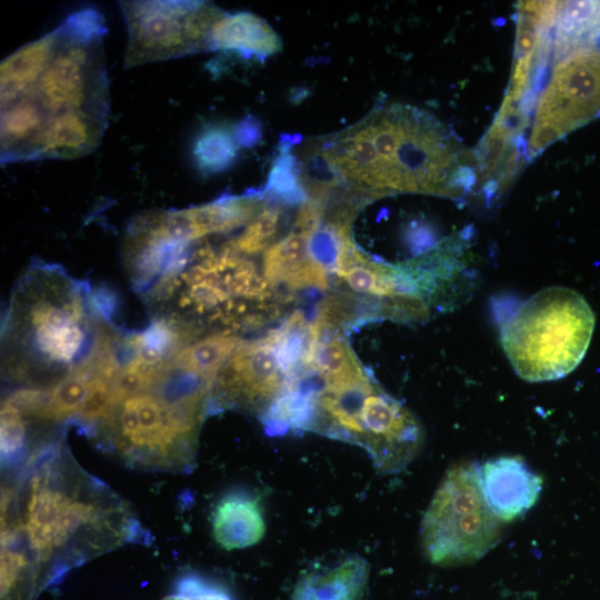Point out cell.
<instances>
[{"label": "cell", "mask_w": 600, "mask_h": 600, "mask_svg": "<svg viewBox=\"0 0 600 600\" xmlns=\"http://www.w3.org/2000/svg\"><path fill=\"white\" fill-rule=\"evenodd\" d=\"M516 67L496 123L530 160L600 116V2H523Z\"/></svg>", "instance_id": "6da1fadb"}, {"label": "cell", "mask_w": 600, "mask_h": 600, "mask_svg": "<svg viewBox=\"0 0 600 600\" xmlns=\"http://www.w3.org/2000/svg\"><path fill=\"white\" fill-rule=\"evenodd\" d=\"M323 167L373 197L423 192L459 197L476 181L460 142L432 116L380 107L318 148Z\"/></svg>", "instance_id": "7a4b0ae2"}, {"label": "cell", "mask_w": 600, "mask_h": 600, "mask_svg": "<svg viewBox=\"0 0 600 600\" xmlns=\"http://www.w3.org/2000/svg\"><path fill=\"white\" fill-rule=\"evenodd\" d=\"M26 486L20 516L2 514L1 543L20 548L29 558L41 590L83 561L78 546L110 529L121 509L103 507L86 491L62 480L54 456L46 458ZM109 531V530H108Z\"/></svg>", "instance_id": "3957f363"}, {"label": "cell", "mask_w": 600, "mask_h": 600, "mask_svg": "<svg viewBox=\"0 0 600 600\" xmlns=\"http://www.w3.org/2000/svg\"><path fill=\"white\" fill-rule=\"evenodd\" d=\"M211 392L208 380L170 368L151 388L117 406L107 424L114 447L136 464L163 469L189 464Z\"/></svg>", "instance_id": "277c9868"}, {"label": "cell", "mask_w": 600, "mask_h": 600, "mask_svg": "<svg viewBox=\"0 0 600 600\" xmlns=\"http://www.w3.org/2000/svg\"><path fill=\"white\" fill-rule=\"evenodd\" d=\"M187 263L150 290L154 301L178 293L177 303L188 314L218 321L223 331L253 328L279 314L282 301L248 256L227 243L214 250L197 243Z\"/></svg>", "instance_id": "5b68a950"}, {"label": "cell", "mask_w": 600, "mask_h": 600, "mask_svg": "<svg viewBox=\"0 0 600 600\" xmlns=\"http://www.w3.org/2000/svg\"><path fill=\"white\" fill-rule=\"evenodd\" d=\"M594 329L586 299L549 287L521 302L500 326V341L516 373L543 382L570 373L583 359Z\"/></svg>", "instance_id": "8992f818"}, {"label": "cell", "mask_w": 600, "mask_h": 600, "mask_svg": "<svg viewBox=\"0 0 600 600\" xmlns=\"http://www.w3.org/2000/svg\"><path fill=\"white\" fill-rule=\"evenodd\" d=\"M502 523L486 502L478 463L460 462L446 472L424 512L421 547L434 564H468L498 543Z\"/></svg>", "instance_id": "52a82bcc"}, {"label": "cell", "mask_w": 600, "mask_h": 600, "mask_svg": "<svg viewBox=\"0 0 600 600\" xmlns=\"http://www.w3.org/2000/svg\"><path fill=\"white\" fill-rule=\"evenodd\" d=\"M58 29L60 37L53 56L21 98L36 103L43 126L68 112H86L107 120L109 98L102 37L77 36L63 23Z\"/></svg>", "instance_id": "ba28073f"}, {"label": "cell", "mask_w": 600, "mask_h": 600, "mask_svg": "<svg viewBox=\"0 0 600 600\" xmlns=\"http://www.w3.org/2000/svg\"><path fill=\"white\" fill-rule=\"evenodd\" d=\"M128 28L124 67L209 50L212 24L222 11L202 1H121Z\"/></svg>", "instance_id": "9c48e42d"}, {"label": "cell", "mask_w": 600, "mask_h": 600, "mask_svg": "<svg viewBox=\"0 0 600 600\" xmlns=\"http://www.w3.org/2000/svg\"><path fill=\"white\" fill-rule=\"evenodd\" d=\"M43 291L28 303L24 312L27 347L43 364L64 368L67 374L79 367L93 346H87L89 319L81 289Z\"/></svg>", "instance_id": "30bf717a"}, {"label": "cell", "mask_w": 600, "mask_h": 600, "mask_svg": "<svg viewBox=\"0 0 600 600\" xmlns=\"http://www.w3.org/2000/svg\"><path fill=\"white\" fill-rule=\"evenodd\" d=\"M294 379L286 371L273 331L241 342L219 371L211 393L216 408H242L260 418Z\"/></svg>", "instance_id": "8fae6325"}, {"label": "cell", "mask_w": 600, "mask_h": 600, "mask_svg": "<svg viewBox=\"0 0 600 600\" xmlns=\"http://www.w3.org/2000/svg\"><path fill=\"white\" fill-rule=\"evenodd\" d=\"M357 443L381 473H397L417 457L423 431L414 414L376 382L358 419Z\"/></svg>", "instance_id": "7c38bea8"}, {"label": "cell", "mask_w": 600, "mask_h": 600, "mask_svg": "<svg viewBox=\"0 0 600 600\" xmlns=\"http://www.w3.org/2000/svg\"><path fill=\"white\" fill-rule=\"evenodd\" d=\"M482 492L493 514L509 522L524 514L538 500L542 480L518 457H499L480 468Z\"/></svg>", "instance_id": "4fadbf2b"}, {"label": "cell", "mask_w": 600, "mask_h": 600, "mask_svg": "<svg viewBox=\"0 0 600 600\" xmlns=\"http://www.w3.org/2000/svg\"><path fill=\"white\" fill-rule=\"evenodd\" d=\"M311 234L292 226L286 237L264 251L262 274L268 282L276 287L286 286L290 290L328 288V272L309 252Z\"/></svg>", "instance_id": "5bb4252c"}, {"label": "cell", "mask_w": 600, "mask_h": 600, "mask_svg": "<svg viewBox=\"0 0 600 600\" xmlns=\"http://www.w3.org/2000/svg\"><path fill=\"white\" fill-rule=\"evenodd\" d=\"M106 122V119L86 112L60 114L43 126L24 160L84 156L99 144Z\"/></svg>", "instance_id": "9a60e30c"}, {"label": "cell", "mask_w": 600, "mask_h": 600, "mask_svg": "<svg viewBox=\"0 0 600 600\" xmlns=\"http://www.w3.org/2000/svg\"><path fill=\"white\" fill-rule=\"evenodd\" d=\"M211 528L214 541L226 550L257 544L266 532L261 497L241 489L227 492L212 510Z\"/></svg>", "instance_id": "2e32d148"}, {"label": "cell", "mask_w": 600, "mask_h": 600, "mask_svg": "<svg viewBox=\"0 0 600 600\" xmlns=\"http://www.w3.org/2000/svg\"><path fill=\"white\" fill-rule=\"evenodd\" d=\"M368 579V562L357 554L344 556L307 570L290 600H361Z\"/></svg>", "instance_id": "e0dca14e"}, {"label": "cell", "mask_w": 600, "mask_h": 600, "mask_svg": "<svg viewBox=\"0 0 600 600\" xmlns=\"http://www.w3.org/2000/svg\"><path fill=\"white\" fill-rule=\"evenodd\" d=\"M282 43L271 26L250 12H222L209 34V50H222L263 61L279 52Z\"/></svg>", "instance_id": "ac0fdd59"}, {"label": "cell", "mask_w": 600, "mask_h": 600, "mask_svg": "<svg viewBox=\"0 0 600 600\" xmlns=\"http://www.w3.org/2000/svg\"><path fill=\"white\" fill-rule=\"evenodd\" d=\"M59 29L29 42L7 57L0 67L1 109L8 107L36 83L54 53Z\"/></svg>", "instance_id": "d6986e66"}, {"label": "cell", "mask_w": 600, "mask_h": 600, "mask_svg": "<svg viewBox=\"0 0 600 600\" xmlns=\"http://www.w3.org/2000/svg\"><path fill=\"white\" fill-rule=\"evenodd\" d=\"M241 339L231 332H216L186 346L172 360L176 368L216 381Z\"/></svg>", "instance_id": "ffe728a7"}, {"label": "cell", "mask_w": 600, "mask_h": 600, "mask_svg": "<svg viewBox=\"0 0 600 600\" xmlns=\"http://www.w3.org/2000/svg\"><path fill=\"white\" fill-rule=\"evenodd\" d=\"M302 171L291 144H282L279 154L272 161L267 186L262 192L269 199L281 204L303 203L309 197L303 187Z\"/></svg>", "instance_id": "44dd1931"}, {"label": "cell", "mask_w": 600, "mask_h": 600, "mask_svg": "<svg viewBox=\"0 0 600 600\" xmlns=\"http://www.w3.org/2000/svg\"><path fill=\"white\" fill-rule=\"evenodd\" d=\"M283 204L267 202L264 208L246 226L236 238L226 242L233 251L252 256L266 251L273 244L280 231L283 216Z\"/></svg>", "instance_id": "7402d4cb"}, {"label": "cell", "mask_w": 600, "mask_h": 600, "mask_svg": "<svg viewBox=\"0 0 600 600\" xmlns=\"http://www.w3.org/2000/svg\"><path fill=\"white\" fill-rule=\"evenodd\" d=\"M238 143L228 130L213 127L203 130L193 144V159L204 173L228 169L236 160Z\"/></svg>", "instance_id": "603a6c76"}, {"label": "cell", "mask_w": 600, "mask_h": 600, "mask_svg": "<svg viewBox=\"0 0 600 600\" xmlns=\"http://www.w3.org/2000/svg\"><path fill=\"white\" fill-rule=\"evenodd\" d=\"M26 429L22 412L8 400L1 408V458L12 461L22 451Z\"/></svg>", "instance_id": "cb8c5ba5"}, {"label": "cell", "mask_w": 600, "mask_h": 600, "mask_svg": "<svg viewBox=\"0 0 600 600\" xmlns=\"http://www.w3.org/2000/svg\"><path fill=\"white\" fill-rule=\"evenodd\" d=\"M163 600H233L222 588L203 580L200 577L181 578L174 593Z\"/></svg>", "instance_id": "d4e9b609"}, {"label": "cell", "mask_w": 600, "mask_h": 600, "mask_svg": "<svg viewBox=\"0 0 600 600\" xmlns=\"http://www.w3.org/2000/svg\"><path fill=\"white\" fill-rule=\"evenodd\" d=\"M261 136V124L251 116H248L234 129V139L237 143L248 148L257 144L260 141Z\"/></svg>", "instance_id": "484cf974"}]
</instances>
